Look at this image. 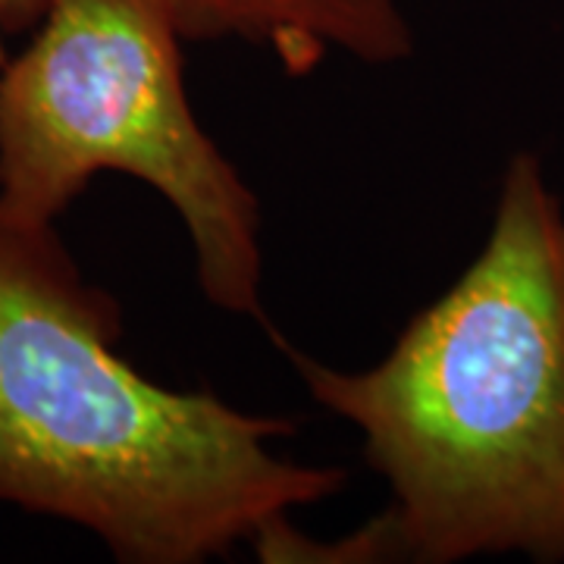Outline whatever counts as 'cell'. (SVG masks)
I'll use <instances>...</instances> for the list:
<instances>
[{
	"mask_svg": "<svg viewBox=\"0 0 564 564\" xmlns=\"http://www.w3.org/2000/svg\"><path fill=\"white\" fill-rule=\"evenodd\" d=\"M122 311L54 232L0 207V502L95 533L126 564H202L343 492L289 462L285 417L154 383L120 351Z\"/></svg>",
	"mask_w": 564,
	"mask_h": 564,
	"instance_id": "cell-1",
	"label": "cell"
},
{
	"mask_svg": "<svg viewBox=\"0 0 564 564\" xmlns=\"http://www.w3.org/2000/svg\"><path fill=\"white\" fill-rule=\"evenodd\" d=\"M276 343L361 433L408 562H564V210L536 154L508 161L480 254L383 361L336 370Z\"/></svg>",
	"mask_w": 564,
	"mask_h": 564,
	"instance_id": "cell-2",
	"label": "cell"
},
{
	"mask_svg": "<svg viewBox=\"0 0 564 564\" xmlns=\"http://www.w3.org/2000/svg\"><path fill=\"white\" fill-rule=\"evenodd\" d=\"M161 0H51L0 69V207L54 223L101 173L180 214L204 299L261 317V202L195 117Z\"/></svg>",
	"mask_w": 564,
	"mask_h": 564,
	"instance_id": "cell-3",
	"label": "cell"
},
{
	"mask_svg": "<svg viewBox=\"0 0 564 564\" xmlns=\"http://www.w3.org/2000/svg\"><path fill=\"white\" fill-rule=\"evenodd\" d=\"M185 41H245L289 76L333 54L389 66L414 54L404 0H161Z\"/></svg>",
	"mask_w": 564,
	"mask_h": 564,
	"instance_id": "cell-4",
	"label": "cell"
},
{
	"mask_svg": "<svg viewBox=\"0 0 564 564\" xmlns=\"http://www.w3.org/2000/svg\"><path fill=\"white\" fill-rule=\"evenodd\" d=\"M245 545L254 549V558L263 564H380L408 562L402 533L386 508L373 521L361 524L343 540H314L304 536L299 527H292L289 514L254 530V536Z\"/></svg>",
	"mask_w": 564,
	"mask_h": 564,
	"instance_id": "cell-5",
	"label": "cell"
},
{
	"mask_svg": "<svg viewBox=\"0 0 564 564\" xmlns=\"http://www.w3.org/2000/svg\"><path fill=\"white\" fill-rule=\"evenodd\" d=\"M51 0H0V69L7 66V41L35 29Z\"/></svg>",
	"mask_w": 564,
	"mask_h": 564,
	"instance_id": "cell-6",
	"label": "cell"
}]
</instances>
